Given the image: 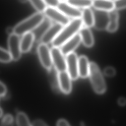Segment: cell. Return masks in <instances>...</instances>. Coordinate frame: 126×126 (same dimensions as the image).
Instances as JSON below:
<instances>
[{"instance_id":"1","label":"cell","mask_w":126,"mask_h":126,"mask_svg":"<svg viewBox=\"0 0 126 126\" xmlns=\"http://www.w3.org/2000/svg\"><path fill=\"white\" fill-rule=\"evenodd\" d=\"M83 25L81 18L73 19L65 26H63L57 37L53 41V47L59 48L65 42L74 36L79 31Z\"/></svg>"},{"instance_id":"2","label":"cell","mask_w":126,"mask_h":126,"mask_svg":"<svg viewBox=\"0 0 126 126\" xmlns=\"http://www.w3.org/2000/svg\"><path fill=\"white\" fill-rule=\"evenodd\" d=\"M44 18V16L42 13H34L16 25L14 27V32L19 36L31 32L43 21Z\"/></svg>"},{"instance_id":"3","label":"cell","mask_w":126,"mask_h":126,"mask_svg":"<svg viewBox=\"0 0 126 126\" xmlns=\"http://www.w3.org/2000/svg\"><path fill=\"white\" fill-rule=\"evenodd\" d=\"M89 76L94 91L98 94L104 93L106 89V84L101 72L94 62L90 63Z\"/></svg>"},{"instance_id":"4","label":"cell","mask_w":126,"mask_h":126,"mask_svg":"<svg viewBox=\"0 0 126 126\" xmlns=\"http://www.w3.org/2000/svg\"><path fill=\"white\" fill-rule=\"evenodd\" d=\"M37 52L42 65L48 70L53 65L51 51L46 44L40 43L37 48Z\"/></svg>"},{"instance_id":"5","label":"cell","mask_w":126,"mask_h":126,"mask_svg":"<svg viewBox=\"0 0 126 126\" xmlns=\"http://www.w3.org/2000/svg\"><path fill=\"white\" fill-rule=\"evenodd\" d=\"M93 13L94 28L98 30L107 29L109 22V12L95 9Z\"/></svg>"},{"instance_id":"6","label":"cell","mask_w":126,"mask_h":126,"mask_svg":"<svg viewBox=\"0 0 126 126\" xmlns=\"http://www.w3.org/2000/svg\"><path fill=\"white\" fill-rule=\"evenodd\" d=\"M20 41L18 35L15 33L9 35L7 39L8 52L14 61H17L20 57L21 51Z\"/></svg>"},{"instance_id":"7","label":"cell","mask_w":126,"mask_h":126,"mask_svg":"<svg viewBox=\"0 0 126 126\" xmlns=\"http://www.w3.org/2000/svg\"><path fill=\"white\" fill-rule=\"evenodd\" d=\"M50 51L54 67L59 72L66 71L65 58H64L61 49L58 47H53Z\"/></svg>"},{"instance_id":"8","label":"cell","mask_w":126,"mask_h":126,"mask_svg":"<svg viewBox=\"0 0 126 126\" xmlns=\"http://www.w3.org/2000/svg\"><path fill=\"white\" fill-rule=\"evenodd\" d=\"M78 59L76 54L73 52L69 54L65 57L66 71L70 78L73 80L76 79L79 76Z\"/></svg>"},{"instance_id":"9","label":"cell","mask_w":126,"mask_h":126,"mask_svg":"<svg viewBox=\"0 0 126 126\" xmlns=\"http://www.w3.org/2000/svg\"><path fill=\"white\" fill-rule=\"evenodd\" d=\"M44 13L48 18L54 20L63 26L66 25L70 22L68 18L58 8L47 7Z\"/></svg>"},{"instance_id":"10","label":"cell","mask_w":126,"mask_h":126,"mask_svg":"<svg viewBox=\"0 0 126 126\" xmlns=\"http://www.w3.org/2000/svg\"><path fill=\"white\" fill-rule=\"evenodd\" d=\"M57 8L67 17L78 19L82 17V11L78 8L69 4L66 0L60 1Z\"/></svg>"},{"instance_id":"11","label":"cell","mask_w":126,"mask_h":126,"mask_svg":"<svg viewBox=\"0 0 126 126\" xmlns=\"http://www.w3.org/2000/svg\"><path fill=\"white\" fill-rule=\"evenodd\" d=\"M63 27V26L57 23L52 24L42 37L40 40L41 43L47 45L51 42L52 43Z\"/></svg>"},{"instance_id":"12","label":"cell","mask_w":126,"mask_h":126,"mask_svg":"<svg viewBox=\"0 0 126 126\" xmlns=\"http://www.w3.org/2000/svg\"><path fill=\"white\" fill-rule=\"evenodd\" d=\"M81 41V38L79 33L65 42L61 48V51L64 56H67L76 48Z\"/></svg>"},{"instance_id":"13","label":"cell","mask_w":126,"mask_h":126,"mask_svg":"<svg viewBox=\"0 0 126 126\" xmlns=\"http://www.w3.org/2000/svg\"><path fill=\"white\" fill-rule=\"evenodd\" d=\"M52 25L50 19L44 18L43 21L31 32L34 36V41L37 42L40 41L43 36Z\"/></svg>"},{"instance_id":"14","label":"cell","mask_w":126,"mask_h":126,"mask_svg":"<svg viewBox=\"0 0 126 126\" xmlns=\"http://www.w3.org/2000/svg\"><path fill=\"white\" fill-rule=\"evenodd\" d=\"M59 85L61 91L63 93L67 94L71 90V78L66 71L59 72Z\"/></svg>"},{"instance_id":"15","label":"cell","mask_w":126,"mask_h":126,"mask_svg":"<svg viewBox=\"0 0 126 126\" xmlns=\"http://www.w3.org/2000/svg\"><path fill=\"white\" fill-rule=\"evenodd\" d=\"M59 72L54 66H52L48 70V76L49 82L53 90L56 93H59L61 90L59 85Z\"/></svg>"},{"instance_id":"16","label":"cell","mask_w":126,"mask_h":126,"mask_svg":"<svg viewBox=\"0 0 126 126\" xmlns=\"http://www.w3.org/2000/svg\"><path fill=\"white\" fill-rule=\"evenodd\" d=\"M34 36L32 32H29L23 34L20 41V49L21 52L26 53L31 49L33 42Z\"/></svg>"},{"instance_id":"17","label":"cell","mask_w":126,"mask_h":126,"mask_svg":"<svg viewBox=\"0 0 126 126\" xmlns=\"http://www.w3.org/2000/svg\"><path fill=\"white\" fill-rule=\"evenodd\" d=\"M90 63L87 58L84 56L79 57L78 59V75L82 78H85L89 75Z\"/></svg>"},{"instance_id":"18","label":"cell","mask_w":126,"mask_h":126,"mask_svg":"<svg viewBox=\"0 0 126 126\" xmlns=\"http://www.w3.org/2000/svg\"><path fill=\"white\" fill-rule=\"evenodd\" d=\"M81 41L84 45L87 47H91L94 44V38L90 30L86 27H82L79 30Z\"/></svg>"},{"instance_id":"19","label":"cell","mask_w":126,"mask_h":126,"mask_svg":"<svg viewBox=\"0 0 126 126\" xmlns=\"http://www.w3.org/2000/svg\"><path fill=\"white\" fill-rule=\"evenodd\" d=\"M95 9L110 12L114 10V1L94 0L93 1L92 5Z\"/></svg>"},{"instance_id":"20","label":"cell","mask_w":126,"mask_h":126,"mask_svg":"<svg viewBox=\"0 0 126 126\" xmlns=\"http://www.w3.org/2000/svg\"><path fill=\"white\" fill-rule=\"evenodd\" d=\"M109 22L107 30L110 32H114L117 31L119 26V14L118 12L113 10L109 12Z\"/></svg>"},{"instance_id":"21","label":"cell","mask_w":126,"mask_h":126,"mask_svg":"<svg viewBox=\"0 0 126 126\" xmlns=\"http://www.w3.org/2000/svg\"><path fill=\"white\" fill-rule=\"evenodd\" d=\"M82 20L86 27H90L94 25V17L92 10L89 8H85L82 11Z\"/></svg>"},{"instance_id":"22","label":"cell","mask_w":126,"mask_h":126,"mask_svg":"<svg viewBox=\"0 0 126 126\" xmlns=\"http://www.w3.org/2000/svg\"><path fill=\"white\" fill-rule=\"evenodd\" d=\"M66 2L76 8H88L93 5V1L91 0H67Z\"/></svg>"},{"instance_id":"23","label":"cell","mask_w":126,"mask_h":126,"mask_svg":"<svg viewBox=\"0 0 126 126\" xmlns=\"http://www.w3.org/2000/svg\"><path fill=\"white\" fill-rule=\"evenodd\" d=\"M16 123L17 126H32L26 115L23 112H19L17 114Z\"/></svg>"},{"instance_id":"24","label":"cell","mask_w":126,"mask_h":126,"mask_svg":"<svg viewBox=\"0 0 126 126\" xmlns=\"http://www.w3.org/2000/svg\"><path fill=\"white\" fill-rule=\"evenodd\" d=\"M31 4L37 10L38 12H44L47 7L44 0H31L29 1Z\"/></svg>"},{"instance_id":"25","label":"cell","mask_w":126,"mask_h":126,"mask_svg":"<svg viewBox=\"0 0 126 126\" xmlns=\"http://www.w3.org/2000/svg\"><path fill=\"white\" fill-rule=\"evenodd\" d=\"M12 59V57L9 53L2 48H0V61L1 63H8Z\"/></svg>"},{"instance_id":"26","label":"cell","mask_w":126,"mask_h":126,"mask_svg":"<svg viewBox=\"0 0 126 126\" xmlns=\"http://www.w3.org/2000/svg\"><path fill=\"white\" fill-rule=\"evenodd\" d=\"M0 126H13V118L10 115H6L3 118Z\"/></svg>"},{"instance_id":"27","label":"cell","mask_w":126,"mask_h":126,"mask_svg":"<svg viewBox=\"0 0 126 126\" xmlns=\"http://www.w3.org/2000/svg\"><path fill=\"white\" fill-rule=\"evenodd\" d=\"M104 73L107 76L112 77L115 75L116 70L112 66H107L104 69Z\"/></svg>"},{"instance_id":"28","label":"cell","mask_w":126,"mask_h":126,"mask_svg":"<svg viewBox=\"0 0 126 126\" xmlns=\"http://www.w3.org/2000/svg\"><path fill=\"white\" fill-rule=\"evenodd\" d=\"M115 8L121 9L126 8V0H120L114 1Z\"/></svg>"},{"instance_id":"29","label":"cell","mask_w":126,"mask_h":126,"mask_svg":"<svg viewBox=\"0 0 126 126\" xmlns=\"http://www.w3.org/2000/svg\"><path fill=\"white\" fill-rule=\"evenodd\" d=\"M45 3L48 7L57 8L58 6L60 3V1L58 0H45Z\"/></svg>"},{"instance_id":"30","label":"cell","mask_w":126,"mask_h":126,"mask_svg":"<svg viewBox=\"0 0 126 126\" xmlns=\"http://www.w3.org/2000/svg\"><path fill=\"white\" fill-rule=\"evenodd\" d=\"M6 88L5 85L2 83L1 81L0 82V97L3 96L6 93Z\"/></svg>"},{"instance_id":"31","label":"cell","mask_w":126,"mask_h":126,"mask_svg":"<svg viewBox=\"0 0 126 126\" xmlns=\"http://www.w3.org/2000/svg\"><path fill=\"white\" fill-rule=\"evenodd\" d=\"M32 126H48L45 122L41 120H36L34 121L32 124Z\"/></svg>"},{"instance_id":"32","label":"cell","mask_w":126,"mask_h":126,"mask_svg":"<svg viewBox=\"0 0 126 126\" xmlns=\"http://www.w3.org/2000/svg\"><path fill=\"white\" fill-rule=\"evenodd\" d=\"M57 126H70L66 121L64 119H60L58 121Z\"/></svg>"},{"instance_id":"33","label":"cell","mask_w":126,"mask_h":126,"mask_svg":"<svg viewBox=\"0 0 126 126\" xmlns=\"http://www.w3.org/2000/svg\"><path fill=\"white\" fill-rule=\"evenodd\" d=\"M5 32L8 35H11V34L14 33V28H12L11 27H7L6 28Z\"/></svg>"},{"instance_id":"34","label":"cell","mask_w":126,"mask_h":126,"mask_svg":"<svg viewBox=\"0 0 126 126\" xmlns=\"http://www.w3.org/2000/svg\"><path fill=\"white\" fill-rule=\"evenodd\" d=\"M118 103L121 106H124L126 104V99L124 97H121L118 100Z\"/></svg>"},{"instance_id":"35","label":"cell","mask_w":126,"mask_h":126,"mask_svg":"<svg viewBox=\"0 0 126 126\" xmlns=\"http://www.w3.org/2000/svg\"><path fill=\"white\" fill-rule=\"evenodd\" d=\"M2 109L0 108V117L2 116Z\"/></svg>"}]
</instances>
